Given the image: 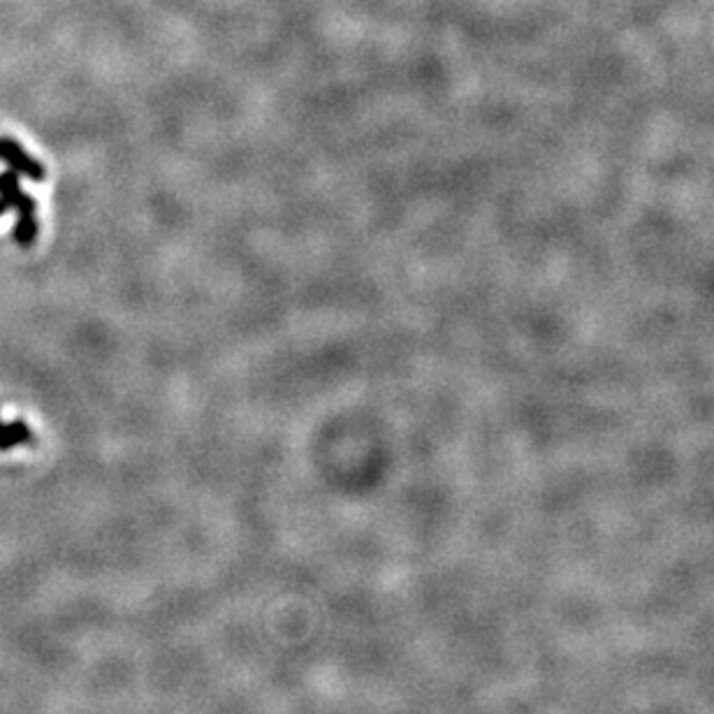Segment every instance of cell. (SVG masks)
<instances>
[{
    "instance_id": "6da1fadb",
    "label": "cell",
    "mask_w": 714,
    "mask_h": 714,
    "mask_svg": "<svg viewBox=\"0 0 714 714\" xmlns=\"http://www.w3.org/2000/svg\"><path fill=\"white\" fill-rule=\"evenodd\" d=\"M0 198L7 202V207H14L19 211L17 239L19 244L28 246L35 239V235H38V228H35V221H33L35 204L28 195L21 193V188L17 186V174L14 172L0 174Z\"/></svg>"
},
{
    "instance_id": "7a4b0ae2",
    "label": "cell",
    "mask_w": 714,
    "mask_h": 714,
    "mask_svg": "<svg viewBox=\"0 0 714 714\" xmlns=\"http://www.w3.org/2000/svg\"><path fill=\"white\" fill-rule=\"evenodd\" d=\"M0 160H5V163L12 167L14 174H26V177L35 181L45 177L42 165L35 163L33 158H28L26 153L21 151L19 144H14L12 140H0Z\"/></svg>"
},
{
    "instance_id": "3957f363",
    "label": "cell",
    "mask_w": 714,
    "mask_h": 714,
    "mask_svg": "<svg viewBox=\"0 0 714 714\" xmlns=\"http://www.w3.org/2000/svg\"><path fill=\"white\" fill-rule=\"evenodd\" d=\"M26 441H31V432H28L24 422H12V425L0 427V450H10L12 446Z\"/></svg>"
},
{
    "instance_id": "277c9868",
    "label": "cell",
    "mask_w": 714,
    "mask_h": 714,
    "mask_svg": "<svg viewBox=\"0 0 714 714\" xmlns=\"http://www.w3.org/2000/svg\"><path fill=\"white\" fill-rule=\"evenodd\" d=\"M7 209H10V207H7V202H5V200H3V198H0V216H3V214H5V211H7Z\"/></svg>"
}]
</instances>
